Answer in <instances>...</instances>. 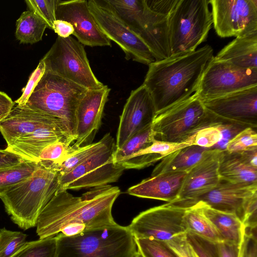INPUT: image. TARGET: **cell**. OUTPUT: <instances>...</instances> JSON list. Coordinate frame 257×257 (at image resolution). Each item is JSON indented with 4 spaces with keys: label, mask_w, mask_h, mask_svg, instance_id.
Here are the masks:
<instances>
[{
    "label": "cell",
    "mask_w": 257,
    "mask_h": 257,
    "mask_svg": "<svg viewBox=\"0 0 257 257\" xmlns=\"http://www.w3.org/2000/svg\"><path fill=\"white\" fill-rule=\"evenodd\" d=\"M120 193L118 187L109 184L92 188L80 197L58 191L38 218V236H70L116 225L112 208Z\"/></svg>",
    "instance_id": "1"
},
{
    "label": "cell",
    "mask_w": 257,
    "mask_h": 257,
    "mask_svg": "<svg viewBox=\"0 0 257 257\" xmlns=\"http://www.w3.org/2000/svg\"><path fill=\"white\" fill-rule=\"evenodd\" d=\"M214 57L213 48L206 45L194 51L171 55L149 64L143 84L151 95L156 114L195 93Z\"/></svg>",
    "instance_id": "2"
},
{
    "label": "cell",
    "mask_w": 257,
    "mask_h": 257,
    "mask_svg": "<svg viewBox=\"0 0 257 257\" xmlns=\"http://www.w3.org/2000/svg\"><path fill=\"white\" fill-rule=\"evenodd\" d=\"M59 188L58 171L51 162L40 161L31 177L12 187L0 198L12 221L27 230L36 226L40 214Z\"/></svg>",
    "instance_id": "3"
},
{
    "label": "cell",
    "mask_w": 257,
    "mask_h": 257,
    "mask_svg": "<svg viewBox=\"0 0 257 257\" xmlns=\"http://www.w3.org/2000/svg\"><path fill=\"white\" fill-rule=\"evenodd\" d=\"M56 257H132L137 251L127 226L118 224L67 236L56 235Z\"/></svg>",
    "instance_id": "4"
},
{
    "label": "cell",
    "mask_w": 257,
    "mask_h": 257,
    "mask_svg": "<svg viewBox=\"0 0 257 257\" xmlns=\"http://www.w3.org/2000/svg\"><path fill=\"white\" fill-rule=\"evenodd\" d=\"M87 89L45 71L25 106L59 119L72 143L76 140V112Z\"/></svg>",
    "instance_id": "5"
},
{
    "label": "cell",
    "mask_w": 257,
    "mask_h": 257,
    "mask_svg": "<svg viewBox=\"0 0 257 257\" xmlns=\"http://www.w3.org/2000/svg\"><path fill=\"white\" fill-rule=\"evenodd\" d=\"M208 0H178L168 17L171 56L196 50L213 25Z\"/></svg>",
    "instance_id": "6"
},
{
    "label": "cell",
    "mask_w": 257,
    "mask_h": 257,
    "mask_svg": "<svg viewBox=\"0 0 257 257\" xmlns=\"http://www.w3.org/2000/svg\"><path fill=\"white\" fill-rule=\"evenodd\" d=\"M218 118L209 111L194 93L187 99L156 114L152 124L154 139L184 142L198 131L216 125Z\"/></svg>",
    "instance_id": "7"
},
{
    "label": "cell",
    "mask_w": 257,
    "mask_h": 257,
    "mask_svg": "<svg viewBox=\"0 0 257 257\" xmlns=\"http://www.w3.org/2000/svg\"><path fill=\"white\" fill-rule=\"evenodd\" d=\"M84 46L73 37H58L42 59L45 71L58 75L87 89L100 88L104 85L93 72Z\"/></svg>",
    "instance_id": "8"
},
{
    "label": "cell",
    "mask_w": 257,
    "mask_h": 257,
    "mask_svg": "<svg viewBox=\"0 0 257 257\" xmlns=\"http://www.w3.org/2000/svg\"><path fill=\"white\" fill-rule=\"evenodd\" d=\"M88 4L100 30L120 47L126 60L148 65L156 61L147 45L118 18L105 0H90Z\"/></svg>",
    "instance_id": "9"
},
{
    "label": "cell",
    "mask_w": 257,
    "mask_h": 257,
    "mask_svg": "<svg viewBox=\"0 0 257 257\" xmlns=\"http://www.w3.org/2000/svg\"><path fill=\"white\" fill-rule=\"evenodd\" d=\"M113 142L68 173L59 176V191L94 188L116 182L125 169L114 163Z\"/></svg>",
    "instance_id": "10"
},
{
    "label": "cell",
    "mask_w": 257,
    "mask_h": 257,
    "mask_svg": "<svg viewBox=\"0 0 257 257\" xmlns=\"http://www.w3.org/2000/svg\"><path fill=\"white\" fill-rule=\"evenodd\" d=\"M255 85L257 68H243L213 58L203 73L194 93L203 100Z\"/></svg>",
    "instance_id": "11"
},
{
    "label": "cell",
    "mask_w": 257,
    "mask_h": 257,
    "mask_svg": "<svg viewBox=\"0 0 257 257\" xmlns=\"http://www.w3.org/2000/svg\"><path fill=\"white\" fill-rule=\"evenodd\" d=\"M213 25L221 38L257 32V0H210Z\"/></svg>",
    "instance_id": "12"
},
{
    "label": "cell",
    "mask_w": 257,
    "mask_h": 257,
    "mask_svg": "<svg viewBox=\"0 0 257 257\" xmlns=\"http://www.w3.org/2000/svg\"><path fill=\"white\" fill-rule=\"evenodd\" d=\"M186 209L167 203L141 212L127 227L134 238H153L167 242L187 232L183 222Z\"/></svg>",
    "instance_id": "13"
},
{
    "label": "cell",
    "mask_w": 257,
    "mask_h": 257,
    "mask_svg": "<svg viewBox=\"0 0 257 257\" xmlns=\"http://www.w3.org/2000/svg\"><path fill=\"white\" fill-rule=\"evenodd\" d=\"M222 181L197 199L193 205L201 201L215 210L235 215L242 223L257 210V184Z\"/></svg>",
    "instance_id": "14"
},
{
    "label": "cell",
    "mask_w": 257,
    "mask_h": 257,
    "mask_svg": "<svg viewBox=\"0 0 257 257\" xmlns=\"http://www.w3.org/2000/svg\"><path fill=\"white\" fill-rule=\"evenodd\" d=\"M201 101L205 107L217 117L256 130L257 85Z\"/></svg>",
    "instance_id": "15"
},
{
    "label": "cell",
    "mask_w": 257,
    "mask_h": 257,
    "mask_svg": "<svg viewBox=\"0 0 257 257\" xmlns=\"http://www.w3.org/2000/svg\"><path fill=\"white\" fill-rule=\"evenodd\" d=\"M221 149H213L203 160L188 171L177 198L169 204L188 208L200 196L209 192L221 182L218 164Z\"/></svg>",
    "instance_id": "16"
},
{
    "label": "cell",
    "mask_w": 257,
    "mask_h": 257,
    "mask_svg": "<svg viewBox=\"0 0 257 257\" xmlns=\"http://www.w3.org/2000/svg\"><path fill=\"white\" fill-rule=\"evenodd\" d=\"M56 19L70 23L73 35L84 46H111L110 41L102 32L91 13L88 1L59 0Z\"/></svg>",
    "instance_id": "17"
},
{
    "label": "cell",
    "mask_w": 257,
    "mask_h": 257,
    "mask_svg": "<svg viewBox=\"0 0 257 257\" xmlns=\"http://www.w3.org/2000/svg\"><path fill=\"white\" fill-rule=\"evenodd\" d=\"M155 115L154 102L146 87L142 84L132 90L120 116L116 148H120L135 134L152 125Z\"/></svg>",
    "instance_id": "18"
},
{
    "label": "cell",
    "mask_w": 257,
    "mask_h": 257,
    "mask_svg": "<svg viewBox=\"0 0 257 257\" xmlns=\"http://www.w3.org/2000/svg\"><path fill=\"white\" fill-rule=\"evenodd\" d=\"M110 91L107 85L87 89L80 100L76 112V140L71 145L74 150L92 143L100 126Z\"/></svg>",
    "instance_id": "19"
},
{
    "label": "cell",
    "mask_w": 257,
    "mask_h": 257,
    "mask_svg": "<svg viewBox=\"0 0 257 257\" xmlns=\"http://www.w3.org/2000/svg\"><path fill=\"white\" fill-rule=\"evenodd\" d=\"M59 122L55 117L17 105L0 121V132L8 146L23 136Z\"/></svg>",
    "instance_id": "20"
},
{
    "label": "cell",
    "mask_w": 257,
    "mask_h": 257,
    "mask_svg": "<svg viewBox=\"0 0 257 257\" xmlns=\"http://www.w3.org/2000/svg\"><path fill=\"white\" fill-rule=\"evenodd\" d=\"M58 141H63L70 145L73 143L61 122L41 127L23 136L7 146L6 150L26 160L39 162V158L43 150Z\"/></svg>",
    "instance_id": "21"
},
{
    "label": "cell",
    "mask_w": 257,
    "mask_h": 257,
    "mask_svg": "<svg viewBox=\"0 0 257 257\" xmlns=\"http://www.w3.org/2000/svg\"><path fill=\"white\" fill-rule=\"evenodd\" d=\"M187 172H171L159 174L143 180L127 189L133 196L171 202L179 195Z\"/></svg>",
    "instance_id": "22"
},
{
    "label": "cell",
    "mask_w": 257,
    "mask_h": 257,
    "mask_svg": "<svg viewBox=\"0 0 257 257\" xmlns=\"http://www.w3.org/2000/svg\"><path fill=\"white\" fill-rule=\"evenodd\" d=\"M214 58L243 68H257V32L236 37Z\"/></svg>",
    "instance_id": "23"
},
{
    "label": "cell",
    "mask_w": 257,
    "mask_h": 257,
    "mask_svg": "<svg viewBox=\"0 0 257 257\" xmlns=\"http://www.w3.org/2000/svg\"><path fill=\"white\" fill-rule=\"evenodd\" d=\"M212 149L196 145L180 149L163 159L153 170L151 176L171 172H188Z\"/></svg>",
    "instance_id": "24"
},
{
    "label": "cell",
    "mask_w": 257,
    "mask_h": 257,
    "mask_svg": "<svg viewBox=\"0 0 257 257\" xmlns=\"http://www.w3.org/2000/svg\"><path fill=\"white\" fill-rule=\"evenodd\" d=\"M193 206L212 223L223 241L241 244L244 226L236 216L213 209L201 201Z\"/></svg>",
    "instance_id": "25"
},
{
    "label": "cell",
    "mask_w": 257,
    "mask_h": 257,
    "mask_svg": "<svg viewBox=\"0 0 257 257\" xmlns=\"http://www.w3.org/2000/svg\"><path fill=\"white\" fill-rule=\"evenodd\" d=\"M218 174L221 181L232 183L257 184V169L244 164L238 153L222 150L219 159Z\"/></svg>",
    "instance_id": "26"
},
{
    "label": "cell",
    "mask_w": 257,
    "mask_h": 257,
    "mask_svg": "<svg viewBox=\"0 0 257 257\" xmlns=\"http://www.w3.org/2000/svg\"><path fill=\"white\" fill-rule=\"evenodd\" d=\"M190 146L186 142L171 143L154 140L149 147L141 150L119 165L126 169H142L164 159L172 153Z\"/></svg>",
    "instance_id": "27"
},
{
    "label": "cell",
    "mask_w": 257,
    "mask_h": 257,
    "mask_svg": "<svg viewBox=\"0 0 257 257\" xmlns=\"http://www.w3.org/2000/svg\"><path fill=\"white\" fill-rule=\"evenodd\" d=\"M114 142L110 133H107L98 142L79 147L72 151L60 164L54 165L51 163L58 171L59 176H63Z\"/></svg>",
    "instance_id": "28"
},
{
    "label": "cell",
    "mask_w": 257,
    "mask_h": 257,
    "mask_svg": "<svg viewBox=\"0 0 257 257\" xmlns=\"http://www.w3.org/2000/svg\"><path fill=\"white\" fill-rule=\"evenodd\" d=\"M118 18L138 36L143 19L144 0H105Z\"/></svg>",
    "instance_id": "29"
},
{
    "label": "cell",
    "mask_w": 257,
    "mask_h": 257,
    "mask_svg": "<svg viewBox=\"0 0 257 257\" xmlns=\"http://www.w3.org/2000/svg\"><path fill=\"white\" fill-rule=\"evenodd\" d=\"M15 36L20 43L33 44L42 40L47 23L32 12L26 11L16 21Z\"/></svg>",
    "instance_id": "30"
},
{
    "label": "cell",
    "mask_w": 257,
    "mask_h": 257,
    "mask_svg": "<svg viewBox=\"0 0 257 257\" xmlns=\"http://www.w3.org/2000/svg\"><path fill=\"white\" fill-rule=\"evenodd\" d=\"M183 222L187 232L215 242L223 241L212 223L194 206L186 209Z\"/></svg>",
    "instance_id": "31"
},
{
    "label": "cell",
    "mask_w": 257,
    "mask_h": 257,
    "mask_svg": "<svg viewBox=\"0 0 257 257\" xmlns=\"http://www.w3.org/2000/svg\"><path fill=\"white\" fill-rule=\"evenodd\" d=\"M152 125L131 136L113 154L114 163L119 165L135 154L150 146L154 140Z\"/></svg>",
    "instance_id": "32"
},
{
    "label": "cell",
    "mask_w": 257,
    "mask_h": 257,
    "mask_svg": "<svg viewBox=\"0 0 257 257\" xmlns=\"http://www.w3.org/2000/svg\"><path fill=\"white\" fill-rule=\"evenodd\" d=\"M39 162L25 161L13 167L0 169V197L13 186L31 177Z\"/></svg>",
    "instance_id": "33"
},
{
    "label": "cell",
    "mask_w": 257,
    "mask_h": 257,
    "mask_svg": "<svg viewBox=\"0 0 257 257\" xmlns=\"http://www.w3.org/2000/svg\"><path fill=\"white\" fill-rule=\"evenodd\" d=\"M56 237L26 241L12 257H56Z\"/></svg>",
    "instance_id": "34"
},
{
    "label": "cell",
    "mask_w": 257,
    "mask_h": 257,
    "mask_svg": "<svg viewBox=\"0 0 257 257\" xmlns=\"http://www.w3.org/2000/svg\"><path fill=\"white\" fill-rule=\"evenodd\" d=\"M138 251L143 257H178L166 241L153 238H135Z\"/></svg>",
    "instance_id": "35"
},
{
    "label": "cell",
    "mask_w": 257,
    "mask_h": 257,
    "mask_svg": "<svg viewBox=\"0 0 257 257\" xmlns=\"http://www.w3.org/2000/svg\"><path fill=\"white\" fill-rule=\"evenodd\" d=\"M222 119L216 125L200 129L188 138L184 142L189 145L211 148L223 139L221 128Z\"/></svg>",
    "instance_id": "36"
},
{
    "label": "cell",
    "mask_w": 257,
    "mask_h": 257,
    "mask_svg": "<svg viewBox=\"0 0 257 257\" xmlns=\"http://www.w3.org/2000/svg\"><path fill=\"white\" fill-rule=\"evenodd\" d=\"M27 235L6 227L0 229V257H12L26 242Z\"/></svg>",
    "instance_id": "37"
},
{
    "label": "cell",
    "mask_w": 257,
    "mask_h": 257,
    "mask_svg": "<svg viewBox=\"0 0 257 257\" xmlns=\"http://www.w3.org/2000/svg\"><path fill=\"white\" fill-rule=\"evenodd\" d=\"M256 147V130L246 127L238 132L228 141L225 150L230 153H237Z\"/></svg>",
    "instance_id": "38"
},
{
    "label": "cell",
    "mask_w": 257,
    "mask_h": 257,
    "mask_svg": "<svg viewBox=\"0 0 257 257\" xmlns=\"http://www.w3.org/2000/svg\"><path fill=\"white\" fill-rule=\"evenodd\" d=\"M59 0H26L27 11L33 12L53 28L56 19V10Z\"/></svg>",
    "instance_id": "39"
},
{
    "label": "cell",
    "mask_w": 257,
    "mask_h": 257,
    "mask_svg": "<svg viewBox=\"0 0 257 257\" xmlns=\"http://www.w3.org/2000/svg\"><path fill=\"white\" fill-rule=\"evenodd\" d=\"M73 150L71 145L63 141H58L48 145L43 150L39 161L50 162L54 165H58Z\"/></svg>",
    "instance_id": "40"
},
{
    "label": "cell",
    "mask_w": 257,
    "mask_h": 257,
    "mask_svg": "<svg viewBox=\"0 0 257 257\" xmlns=\"http://www.w3.org/2000/svg\"><path fill=\"white\" fill-rule=\"evenodd\" d=\"M186 236L197 257H220L217 242L190 232H186Z\"/></svg>",
    "instance_id": "41"
},
{
    "label": "cell",
    "mask_w": 257,
    "mask_h": 257,
    "mask_svg": "<svg viewBox=\"0 0 257 257\" xmlns=\"http://www.w3.org/2000/svg\"><path fill=\"white\" fill-rule=\"evenodd\" d=\"M45 72V64L41 59L36 69L31 74L27 85L22 89V95L15 101L17 105L24 106L26 105L30 95L34 90L39 81Z\"/></svg>",
    "instance_id": "42"
},
{
    "label": "cell",
    "mask_w": 257,
    "mask_h": 257,
    "mask_svg": "<svg viewBox=\"0 0 257 257\" xmlns=\"http://www.w3.org/2000/svg\"><path fill=\"white\" fill-rule=\"evenodd\" d=\"M178 257H197L196 254L189 242L186 232L179 234L167 241Z\"/></svg>",
    "instance_id": "43"
},
{
    "label": "cell",
    "mask_w": 257,
    "mask_h": 257,
    "mask_svg": "<svg viewBox=\"0 0 257 257\" xmlns=\"http://www.w3.org/2000/svg\"><path fill=\"white\" fill-rule=\"evenodd\" d=\"M240 257H257L256 228L244 229Z\"/></svg>",
    "instance_id": "44"
},
{
    "label": "cell",
    "mask_w": 257,
    "mask_h": 257,
    "mask_svg": "<svg viewBox=\"0 0 257 257\" xmlns=\"http://www.w3.org/2000/svg\"><path fill=\"white\" fill-rule=\"evenodd\" d=\"M240 245L225 241L217 242L220 257H239Z\"/></svg>",
    "instance_id": "45"
},
{
    "label": "cell",
    "mask_w": 257,
    "mask_h": 257,
    "mask_svg": "<svg viewBox=\"0 0 257 257\" xmlns=\"http://www.w3.org/2000/svg\"><path fill=\"white\" fill-rule=\"evenodd\" d=\"M25 161L22 157L7 150H0V169L17 165Z\"/></svg>",
    "instance_id": "46"
},
{
    "label": "cell",
    "mask_w": 257,
    "mask_h": 257,
    "mask_svg": "<svg viewBox=\"0 0 257 257\" xmlns=\"http://www.w3.org/2000/svg\"><path fill=\"white\" fill-rule=\"evenodd\" d=\"M52 30L58 37L66 38L73 35L74 29L72 25L66 21L56 20L53 23Z\"/></svg>",
    "instance_id": "47"
},
{
    "label": "cell",
    "mask_w": 257,
    "mask_h": 257,
    "mask_svg": "<svg viewBox=\"0 0 257 257\" xmlns=\"http://www.w3.org/2000/svg\"><path fill=\"white\" fill-rule=\"evenodd\" d=\"M237 153L244 164L257 169V147Z\"/></svg>",
    "instance_id": "48"
},
{
    "label": "cell",
    "mask_w": 257,
    "mask_h": 257,
    "mask_svg": "<svg viewBox=\"0 0 257 257\" xmlns=\"http://www.w3.org/2000/svg\"><path fill=\"white\" fill-rule=\"evenodd\" d=\"M15 103L6 93L0 91V121L9 113Z\"/></svg>",
    "instance_id": "49"
},
{
    "label": "cell",
    "mask_w": 257,
    "mask_h": 257,
    "mask_svg": "<svg viewBox=\"0 0 257 257\" xmlns=\"http://www.w3.org/2000/svg\"><path fill=\"white\" fill-rule=\"evenodd\" d=\"M132 257H143V255L137 250Z\"/></svg>",
    "instance_id": "50"
},
{
    "label": "cell",
    "mask_w": 257,
    "mask_h": 257,
    "mask_svg": "<svg viewBox=\"0 0 257 257\" xmlns=\"http://www.w3.org/2000/svg\"><path fill=\"white\" fill-rule=\"evenodd\" d=\"M239 257H240V255H239Z\"/></svg>",
    "instance_id": "51"
}]
</instances>
